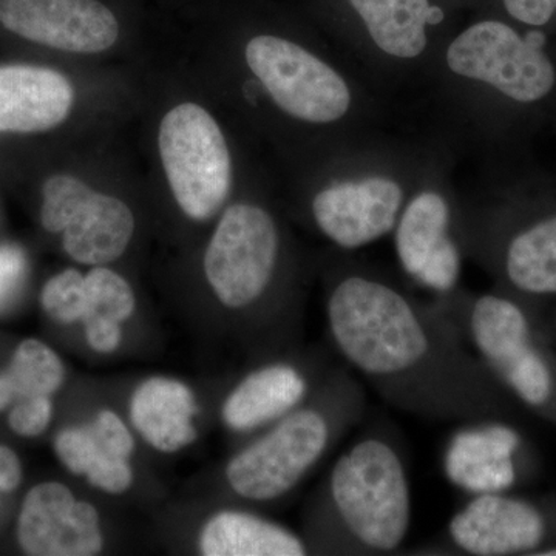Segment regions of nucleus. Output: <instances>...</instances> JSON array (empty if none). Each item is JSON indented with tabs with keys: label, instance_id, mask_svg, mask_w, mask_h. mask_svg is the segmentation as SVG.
Masks as SVG:
<instances>
[{
	"label": "nucleus",
	"instance_id": "nucleus-1",
	"mask_svg": "<svg viewBox=\"0 0 556 556\" xmlns=\"http://www.w3.org/2000/svg\"><path fill=\"white\" fill-rule=\"evenodd\" d=\"M325 318L336 356L391 407L444 422H525L452 318L396 281L361 268L332 274Z\"/></svg>",
	"mask_w": 556,
	"mask_h": 556
},
{
	"label": "nucleus",
	"instance_id": "nucleus-2",
	"mask_svg": "<svg viewBox=\"0 0 556 556\" xmlns=\"http://www.w3.org/2000/svg\"><path fill=\"white\" fill-rule=\"evenodd\" d=\"M413 517L404 439L387 417L362 428L336 457L306 514L311 554H399Z\"/></svg>",
	"mask_w": 556,
	"mask_h": 556
},
{
	"label": "nucleus",
	"instance_id": "nucleus-3",
	"mask_svg": "<svg viewBox=\"0 0 556 556\" xmlns=\"http://www.w3.org/2000/svg\"><path fill=\"white\" fill-rule=\"evenodd\" d=\"M365 383L343 362L308 402L258 431L229 457L223 479L241 503L283 500L367 417Z\"/></svg>",
	"mask_w": 556,
	"mask_h": 556
},
{
	"label": "nucleus",
	"instance_id": "nucleus-4",
	"mask_svg": "<svg viewBox=\"0 0 556 556\" xmlns=\"http://www.w3.org/2000/svg\"><path fill=\"white\" fill-rule=\"evenodd\" d=\"M526 415L556 430V346L535 311L495 291L433 299Z\"/></svg>",
	"mask_w": 556,
	"mask_h": 556
},
{
	"label": "nucleus",
	"instance_id": "nucleus-5",
	"mask_svg": "<svg viewBox=\"0 0 556 556\" xmlns=\"http://www.w3.org/2000/svg\"><path fill=\"white\" fill-rule=\"evenodd\" d=\"M281 237L266 208L237 203L226 208L204 252L203 269L212 295L249 338L276 340L295 313L277 291Z\"/></svg>",
	"mask_w": 556,
	"mask_h": 556
},
{
	"label": "nucleus",
	"instance_id": "nucleus-6",
	"mask_svg": "<svg viewBox=\"0 0 556 556\" xmlns=\"http://www.w3.org/2000/svg\"><path fill=\"white\" fill-rule=\"evenodd\" d=\"M413 555L556 556V492L477 493Z\"/></svg>",
	"mask_w": 556,
	"mask_h": 556
},
{
	"label": "nucleus",
	"instance_id": "nucleus-7",
	"mask_svg": "<svg viewBox=\"0 0 556 556\" xmlns=\"http://www.w3.org/2000/svg\"><path fill=\"white\" fill-rule=\"evenodd\" d=\"M547 43L544 33H519L506 22L482 21L450 43L447 65L514 108H546L556 97V60Z\"/></svg>",
	"mask_w": 556,
	"mask_h": 556
},
{
	"label": "nucleus",
	"instance_id": "nucleus-8",
	"mask_svg": "<svg viewBox=\"0 0 556 556\" xmlns=\"http://www.w3.org/2000/svg\"><path fill=\"white\" fill-rule=\"evenodd\" d=\"M497 291L541 313L556 303V199L517 201L473 236Z\"/></svg>",
	"mask_w": 556,
	"mask_h": 556
},
{
	"label": "nucleus",
	"instance_id": "nucleus-9",
	"mask_svg": "<svg viewBox=\"0 0 556 556\" xmlns=\"http://www.w3.org/2000/svg\"><path fill=\"white\" fill-rule=\"evenodd\" d=\"M159 146L179 208L195 222L214 217L232 185L230 153L217 121L193 102L179 104L161 121Z\"/></svg>",
	"mask_w": 556,
	"mask_h": 556
},
{
	"label": "nucleus",
	"instance_id": "nucleus-10",
	"mask_svg": "<svg viewBox=\"0 0 556 556\" xmlns=\"http://www.w3.org/2000/svg\"><path fill=\"white\" fill-rule=\"evenodd\" d=\"M42 195L40 223L49 232L62 233V248L76 263L105 266L129 248L135 217L124 201L68 175L47 179Z\"/></svg>",
	"mask_w": 556,
	"mask_h": 556
},
{
	"label": "nucleus",
	"instance_id": "nucleus-11",
	"mask_svg": "<svg viewBox=\"0 0 556 556\" xmlns=\"http://www.w3.org/2000/svg\"><path fill=\"white\" fill-rule=\"evenodd\" d=\"M247 61L278 108L292 118L329 124L350 110V87L342 76L291 40L257 36L248 43Z\"/></svg>",
	"mask_w": 556,
	"mask_h": 556
},
{
	"label": "nucleus",
	"instance_id": "nucleus-12",
	"mask_svg": "<svg viewBox=\"0 0 556 556\" xmlns=\"http://www.w3.org/2000/svg\"><path fill=\"white\" fill-rule=\"evenodd\" d=\"M338 364L324 353L262 362L223 399V426L237 437H254L308 402Z\"/></svg>",
	"mask_w": 556,
	"mask_h": 556
},
{
	"label": "nucleus",
	"instance_id": "nucleus-13",
	"mask_svg": "<svg viewBox=\"0 0 556 556\" xmlns=\"http://www.w3.org/2000/svg\"><path fill=\"white\" fill-rule=\"evenodd\" d=\"M452 225L448 200L438 190H422L402 208L393 229L402 269L434 299L452 294L459 283L460 247Z\"/></svg>",
	"mask_w": 556,
	"mask_h": 556
},
{
	"label": "nucleus",
	"instance_id": "nucleus-14",
	"mask_svg": "<svg viewBox=\"0 0 556 556\" xmlns=\"http://www.w3.org/2000/svg\"><path fill=\"white\" fill-rule=\"evenodd\" d=\"M17 541L33 556H94L105 543L100 510L54 481L33 486L25 496Z\"/></svg>",
	"mask_w": 556,
	"mask_h": 556
},
{
	"label": "nucleus",
	"instance_id": "nucleus-15",
	"mask_svg": "<svg viewBox=\"0 0 556 556\" xmlns=\"http://www.w3.org/2000/svg\"><path fill=\"white\" fill-rule=\"evenodd\" d=\"M0 24L21 38L68 53H100L119 36L115 14L100 0H0Z\"/></svg>",
	"mask_w": 556,
	"mask_h": 556
},
{
	"label": "nucleus",
	"instance_id": "nucleus-16",
	"mask_svg": "<svg viewBox=\"0 0 556 556\" xmlns=\"http://www.w3.org/2000/svg\"><path fill=\"white\" fill-rule=\"evenodd\" d=\"M404 201L405 192L397 181L372 177L320 190L311 204V214L331 243L354 251L390 233Z\"/></svg>",
	"mask_w": 556,
	"mask_h": 556
},
{
	"label": "nucleus",
	"instance_id": "nucleus-17",
	"mask_svg": "<svg viewBox=\"0 0 556 556\" xmlns=\"http://www.w3.org/2000/svg\"><path fill=\"white\" fill-rule=\"evenodd\" d=\"M53 448L70 473L105 495H124L134 486L131 456L137 442L115 409H100L87 426L62 428Z\"/></svg>",
	"mask_w": 556,
	"mask_h": 556
},
{
	"label": "nucleus",
	"instance_id": "nucleus-18",
	"mask_svg": "<svg viewBox=\"0 0 556 556\" xmlns=\"http://www.w3.org/2000/svg\"><path fill=\"white\" fill-rule=\"evenodd\" d=\"M199 397L185 380L152 376L130 394L131 430L163 455L182 452L199 439Z\"/></svg>",
	"mask_w": 556,
	"mask_h": 556
},
{
	"label": "nucleus",
	"instance_id": "nucleus-19",
	"mask_svg": "<svg viewBox=\"0 0 556 556\" xmlns=\"http://www.w3.org/2000/svg\"><path fill=\"white\" fill-rule=\"evenodd\" d=\"M72 84L54 70L31 65L0 67V131L39 134L67 119Z\"/></svg>",
	"mask_w": 556,
	"mask_h": 556
},
{
	"label": "nucleus",
	"instance_id": "nucleus-20",
	"mask_svg": "<svg viewBox=\"0 0 556 556\" xmlns=\"http://www.w3.org/2000/svg\"><path fill=\"white\" fill-rule=\"evenodd\" d=\"M197 547L204 556L309 555L305 538L287 526L243 507H226L201 526Z\"/></svg>",
	"mask_w": 556,
	"mask_h": 556
},
{
	"label": "nucleus",
	"instance_id": "nucleus-21",
	"mask_svg": "<svg viewBox=\"0 0 556 556\" xmlns=\"http://www.w3.org/2000/svg\"><path fill=\"white\" fill-rule=\"evenodd\" d=\"M87 308L84 338L91 351L113 354L124 339V325L137 311V295L129 281L108 266H93L86 274Z\"/></svg>",
	"mask_w": 556,
	"mask_h": 556
},
{
	"label": "nucleus",
	"instance_id": "nucleus-22",
	"mask_svg": "<svg viewBox=\"0 0 556 556\" xmlns=\"http://www.w3.org/2000/svg\"><path fill=\"white\" fill-rule=\"evenodd\" d=\"M383 53L413 60L427 49L428 0H350Z\"/></svg>",
	"mask_w": 556,
	"mask_h": 556
},
{
	"label": "nucleus",
	"instance_id": "nucleus-23",
	"mask_svg": "<svg viewBox=\"0 0 556 556\" xmlns=\"http://www.w3.org/2000/svg\"><path fill=\"white\" fill-rule=\"evenodd\" d=\"M64 380V362L56 351L38 339L24 340L0 371V413L25 399L53 396Z\"/></svg>",
	"mask_w": 556,
	"mask_h": 556
},
{
	"label": "nucleus",
	"instance_id": "nucleus-24",
	"mask_svg": "<svg viewBox=\"0 0 556 556\" xmlns=\"http://www.w3.org/2000/svg\"><path fill=\"white\" fill-rule=\"evenodd\" d=\"M86 274L65 269L47 281L40 305L51 320L61 325L83 324L87 308Z\"/></svg>",
	"mask_w": 556,
	"mask_h": 556
},
{
	"label": "nucleus",
	"instance_id": "nucleus-25",
	"mask_svg": "<svg viewBox=\"0 0 556 556\" xmlns=\"http://www.w3.org/2000/svg\"><path fill=\"white\" fill-rule=\"evenodd\" d=\"M53 419V402L51 397L25 399L11 405L9 426L17 437L38 438Z\"/></svg>",
	"mask_w": 556,
	"mask_h": 556
},
{
	"label": "nucleus",
	"instance_id": "nucleus-26",
	"mask_svg": "<svg viewBox=\"0 0 556 556\" xmlns=\"http://www.w3.org/2000/svg\"><path fill=\"white\" fill-rule=\"evenodd\" d=\"M503 2L508 16L529 30L546 35L547 27L556 21V0H503Z\"/></svg>",
	"mask_w": 556,
	"mask_h": 556
},
{
	"label": "nucleus",
	"instance_id": "nucleus-27",
	"mask_svg": "<svg viewBox=\"0 0 556 556\" xmlns=\"http://www.w3.org/2000/svg\"><path fill=\"white\" fill-rule=\"evenodd\" d=\"M25 276L24 252L16 247H0V311L9 306Z\"/></svg>",
	"mask_w": 556,
	"mask_h": 556
},
{
	"label": "nucleus",
	"instance_id": "nucleus-28",
	"mask_svg": "<svg viewBox=\"0 0 556 556\" xmlns=\"http://www.w3.org/2000/svg\"><path fill=\"white\" fill-rule=\"evenodd\" d=\"M22 481V464L16 453L0 445V492H13Z\"/></svg>",
	"mask_w": 556,
	"mask_h": 556
},
{
	"label": "nucleus",
	"instance_id": "nucleus-29",
	"mask_svg": "<svg viewBox=\"0 0 556 556\" xmlns=\"http://www.w3.org/2000/svg\"><path fill=\"white\" fill-rule=\"evenodd\" d=\"M538 316H540L541 324H543L544 329H546L548 338H551L556 346V303L541 311V313H538Z\"/></svg>",
	"mask_w": 556,
	"mask_h": 556
}]
</instances>
